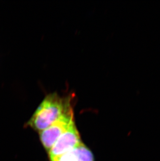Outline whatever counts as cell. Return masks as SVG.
<instances>
[{
	"mask_svg": "<svg viewBox=\"0 0 160 161\" xmlns=\"http://www.w3.org/2000/svg\"><path fill=\"white\" fill-rule=\"evenodd\" d=\"M74 96L72 93L61 96L57 92L47 94L29 120V125L40 131L47 128L64 114L73 110Z\"/></svg>",
	"mask_w": 160,
	"mask_h": 161,
	"instance_id": "1",
	"label": "cell"
},
{
	"mask_svg": "<svg viewBox=\"0 0 160 161\" xmlns=\"http://www.w3.org/2000/svg\"><path fill=\"white\" fill-rule=\"evenodd\" d=\"M74 122L73 111L64 114L47 128L41 131L40 138L44 147L50 151L58 138Z\"/></svg>",
	"mask_w": 160,
	"mask_h": 161,
	"instance_id": "2",
	"label": "cell"
},
{
	"mask_svg": "<svg viewBox=\"0 0 160 161\" xmlns=\"http://www.w3.org/2000/svg\"><path fill=\"white\" fill-rule=\"evenodd\" d=\"M81 143L80 136L74 123L56 140L50 149L51 160L74 149Z\"/></svg>",
	"mask_w": 160,
	"mask_h": 161,
	"instance_id": "3",
	"label": "cell"
},
{
	"mask_svg": "<svg viewBox=\"0 0 160 161\" xmlns=\"http://www.w3.org/2000/svg\"><path fill=\"white\" fill-rule=\"evenodd\" d=\"M51 159V161H79L77 147Z\"/></svg>",
	"mask_w": 160,
	"mask_h": 161,
	"instance_id": "4",
	"label": "cell"
},
{
	"mask_svg": "<svg viewBox=\"0 0 160 161\" xmlns=\"http://www.w3.org/2000/svg\"><path fill=\"white\" fill-rule=\"evenodd\" d=\"M77 152L79 155V161H94L92 153L83 143L77 145Z\"/></svg>",
	"mask_w": 160,
	"mask_h": 161,
	"instance_id": "5",
	"label": "cell"
}]
</instances>
